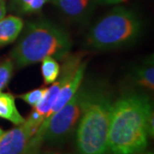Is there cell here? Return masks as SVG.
I'll return each instance as SVG.
<instances>
[{
	"label": "cell",
	"instance_id": "1",
	"mask_svg": "<svg viewBox=\"0 0 154 154\" xmlns=\"http://www.w3.org/2000/svg\"><path fill=\"white\" fill-rule=\"evenodd\" d=\"M152 103L143 93L128 92L113 101L108 145L110 154H136L148 146V119Z\"/></svg>",
	"mask_w": 154,
	"mask_h": 154
},
{
	"label": "cell",
	"instance_id": "2",
	"mask_svg": "<svg viewBox=\"0 0 154 154\" xmlns=\"http://www.w3.org/2000/svg\"><path fill=\"white\" fill-rule=\"evenodd\" d=\"M11 52V60L18 68L35 64L47 57L63 60L69 55L72 41L65 29L47 20L27 23Z\"/></svg>",
	"mask_w": 154,
	"mask_h": 154
},
{
	"label": "cell",
	"instance_id": "3",
	"mask_svg": "<svg viewBox=\"0 0 154 154\" xmlns=\"http://www.w3.org/2000/svg\"><path fill=\"white\" fill-rule=\"evenodd\" d=\"M113 94L103 83L92 84L75 129L78 154H110L109 125Z\"/></svg>",
	"mask_w": 154,
	"mask_h": 154
},
{
	"label": "cell",
	"instance_id": "4",
	"mask_svg": "<svg viewBox=\"0 0 154 154\" xmlns=\"http://www.w3.org/2000/svg\"><path fill=\"white\" fill-rule=\"evenodd\" d=\"M142 22L136 13L124 7H116L89 29L87 46L95 51H108L129 45L142 32Z\"/></svg>",
	"mask_w": 154,
	"mask_h": 154
},
{
	"label": "cell",
	"instance_id": "5",
	"mask_svg": "<svg viewBox=\"0 0 154 154\" xmlns=\"http://www.w3.org/2000/svg\"><path fill=\"white\" fill-rule=\"evenodd\" d=\"M92 84L83 83L71 99L60 110L43 121L33 135L31 154H38L44 142L60 144L75 131L88 100Z\"/></svg>",
	"mask_w": 154,
	"mask_h": 154
},
{
	"label": "cell",
	"instance_id": "6",
	"mask_svg": "<svg viewBox=\"0 0 154 154\" xmlns=\"http://www.w3.org/2000/svg\"><path fill=\"white\" fill-rule=\"evenodd\" d=\"M37 128L23 123L4 133L0 138V154H31L32 140Z\"/></svg>",
	"mask_w": 154,
	"mask_h": 154
},
{
	"label": "cell",
	"instance_id": "7",
	"mask_svg": "<svg viewBox=\"0 0 154 154\" xmlns=\"http://www.w3.org/2000/svg\"><path fill=\"white\" fill-rule=\"evenodd\" d=\"M87 66H88L87 62H82V63L80 64V66L77 69L75 73L67 81V82L63 86V88H61L57 98H56L55 102L52 105L49 116L52 115L53 113H55L56 111L60 110L61 108L74 96V94L76 93L77 90L80 88V87L82 84L83 78L85 75Z\"/></svg>",
	"mask_w": 154,
	"mask_h": 154
},
{
	"label": "cell",
	"instance_id": "8",
	"mask_svg": "<svg viewBox=\"0 0 154 154\" xmlns=\"http://www.w3.org/2000/svg\"><path fill=\"white\" fill-rule=\"evenodd\" d=\"M134 83L139 88L152 92L154 90V62L153 56H149L146 59L136 66L132 74Z\"/></svg>",
	"mask_w": 154,
	"mask_h": 154
},
{
	"label": "cell",
	"instance_id": "9",
	"mask_svg": "<svg viewBox=\"0 0 154 154\" xmlns=\"http://www.w3.org/2000/svg\"><path fill=\"white\" fill-rule=\"evenodd\" d=\"M24 22L21 17L7 16L0 20V47L14 42L22 32Z\"/></svg>",
	"mask_w": 154,
	"mask_h": 154
},
{
	"label": "cell",
	"instance_id": "10",
	"mask_svg": "<svg viewBox=\"0 0 154 154\" xmlns=\"http://www.w3.org/2000/svg\"><path fill=\"white\" fill-rule=\"evenodd\" d=\"M0 118L10 121L15 125H20L25 121L17 110L15 97L2 91H0Z\"/></svg>",
	"mask_w": 154,
	"mask_h": 154
},
{
	"label": "cell",
	"instance_id": "11",
	"mask_svg": "<svg viewBox=\"0 0 154 154\" xmlns=\"http://www.w3.org/2000/svg\"><path fill=\"white\" fill-rule=\"evenodd\" d=\"M51 3L67 17L82 19L89 9L90 0H51Z\"/></svg>",
	"mask_w": 154,
	"mask_h": 154
},
{
	"label": "cell",
	"instance_id": "12",
	"mask_svg": "<svg viewBox=\"0 0 154 154\" xmlns=\"http://www.w3.org/2000/svg\"><path fill=\"white\" fill-rule=\"evenodd\" d=\"M60 73V65L57 59L47 57L41 60V74L45 85H51L57 79Z\"/></svg>",
	"mask_w": 154,
	"mask_h": 154
},
{
	"label": "cell",
	"instance_id": "13",
	"mask_svg": "<svg viewBox=\"0 0 154 154\" xmlns=\"http://www.w3.org/2000/svg\"><path fill=\"white\" fill-rule=\"evenodd\" d=\"M47 0H13L12 10L19 14H31L40 11Z\"/></svg>",
	"mask_w": 154,
	"mask_h": 154
},
{
	"label": "cell",
	"instance_id": "14",
	"mask_svg": "<svg viewBox=\"0 0 154 154\" xmlns=\"http://www.w3.org/2000/svg\"><path fill=\"white\" fill-rule=\"evenodd\" d=\"M47 88H38L27 92L25 94H20L19 98L22 99L25 103H27L32 107H35L38 103L44 99L45 95L46 94Z\"/></svg>",
	"mask_w": 154,
	"mask_h": 154
},
{
	"label": "cell",
	"instance_id": "15",
	"mask_svg": "<svg viewBox=\"0 0 154 154\" xmlns=\"http://www.w3.org/2000/svg\"><path fill=\"white\" fill-rule=\"evenodd\" d=\"M14 64L11 58H7L0 63V91L10 82L14 71Z\"/></svg>",
	"mask_w": 154,
	"mask_h": 154
},
{
	"label": "cell",
	"instance_id": "16",
	"mask_svg": "<svg viewBox=\"0 0 154 154\" xmlns=\"http://www.w3.org/2000/svg\"><path fill=\"white\" fill-rule=\"evenodd\" d=\"M128 0H94L95 3L99 5H114L122 3H125Z\"/></svg>",
	"mask_w": 154,
	"mask_h": 154
},
{
	"label": "cell",
	"instance_id": "17",
	"mask_svg": "<svg viewBox=\"0 0 154 154\" xmlns=\"http://www.w3.org/2000/svg\"><path fill=\"white\" fill-rule=\"evenodd\" d=\"M6 16L5 0H0V20Z\"/></svg>",
	"mask_w": 154,
	"mask_h": 154
},
{
	"label": "cell",
	"instance_id": "18",
	"mask_svg": "<svg viewBox=\"0 0 154 154\" xmlns=\"http://www.w3.org/2000/svg\"><path fill=\"white\" fill-rule=\"evenodd\" d=\"M136 154H154L153 152L152 151H150V150H144L142 152H138Z\"/></svg>",
	"mask_w": 154,
	"mask_h": 154
},
{
	"label": "cell",
	"instance_id": "19",
	"mask_svg": "<svg viewBox=\"0 0 154 154\" xmlns=\"http://www.w3.org/2000/svg\"><path fill=\"white\" fill-rule=\"evenodd\" d=\"M38 154H69L65 152H46L44 153H38Z\"/></svg>",
	"mask_w": 154,
	"mask_h": 154
},
{
	"label": "cell",
	"instance_id": "20",
	"mask_svg": "<svg viewBox=\"0 0 154 154\" xmlns=\"http://www.w3.org/2000/svg\"><path fill=\"white\" fill-rule=\"evenodd\" d=\"M4 133H5V131H4V130H3V129L0 128V138L2 137V135L4 134Z\"/></svg>",
	"mask_w": 154,
	"mask_h": 154
}]
</instances>
